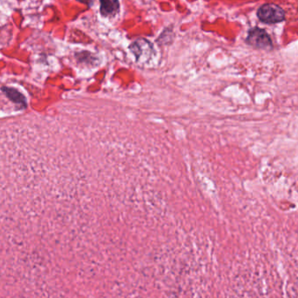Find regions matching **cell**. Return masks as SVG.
Wrapping results in <instances>:
<instances>
[{"label":"cell","instance_id":"4","mask_svg":"<svg viewBox=\"0 0 298 298\" xmlns=\"http://www.w3.org/2000/svg\"><path fill=\"white\" fill-rule=\"evenodd\" d=\"M6 92H7V94H8V96L10 98H12L14 101H16V102H18V103H25V100H24V98L21 96V94H19V92H16L15 90L14 89H9V88H6L5 89Z\"/></svg>","mask_w":298,"mask_h":298},{"label":"cell","instance_id":"2","mask_svg":"<svg viewBox=\"0 0 298 298\" xmlns=\"http://www.w3.org/2000/svg\"><path fill=\"white\" fill-rule=\"evenodd\" d=\"M246 43L250 46L257 49L270 50L273 47L271 39L268 34L267 31L260 29L258 27L250 29L249 35L246 39Z\"/></svg>","mask_w":298,"mask_h":298},{"label":"cell","instance_id":"3","mask_svg":"<svg viewBox=\"0 0 298 298\" xmlns=\"http://www.w3.org/2000/svg\"><path fill=\"white\" fill-rule=\"evenodd\" d=\"M100 12L103 17H114L119 11V0H100Z\"/></svg>","mask_w":298,"mask_h":298},{"label":"cell","instance_id":"1","mask_svg":"<svg viewBox=\"0 0 298 298\" xmlns=\"http://www.w3.org/2000/svg\"><path fill=\"white\" fill-rule=\"evenodd\" d=\"M257 17L262 22L276 24L285 19V13L280 6L275 4H265L257 11Z\"/></svg>","mask_w":298,"mask_h":298},{"label":"cell","instance_id":"5","mask_svg":"<svg viewBox=\"0 0 298 298\" xmlns=\"http://www.w3.org/2000/svg\"><path fill=\"white\" fill-rule=\"evenodd\" d=\"M77 1L79 2V3H81V4L88 5V7L92 6V3H93V1H92V0H77Z\"/></svg>","mask_w":298,"mask_h":298}]
</instances>
